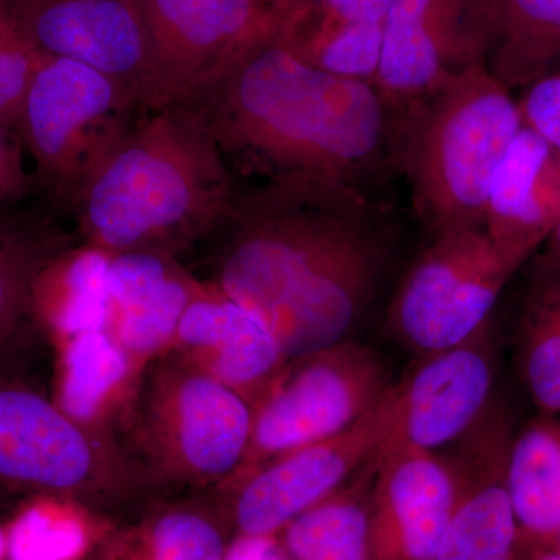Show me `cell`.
Masks as SVG:
<instances>
[{
	"label": "cell",
	"mask_w": 560,
	"mask_h": 560,
	"mask_svg": "<svg viewBox=\"0 0 560 560\" xmlns=\"http://www.w3.org/2000/svg\"><path fill=\"white\" fill-rule=\"evenodd\" d=\"M212 289L271 330L287 359L350 340L394 250L372 191L313 178L238 187L205 242Z\"/></svg>",
	"instance_id": "6da1fadb"
},
{
	"label": "cell",
	"mask_w": 560,
	"mask_h": 560,
	"mask_svg": "<svg viewBox=\"0 0 560 560\" xmlns=\"http://www.w3.org/2000/svg\"><path fill=\"white\" fill-rule=\"evenodd\" d=\"M180 105L205 121L237 187L313 178L372 191L394 171V110L377 86L313 68L271 27Z\"/></svg>",
	"instance_id": "7a4b0ae2"
},
{
	"label": "cell",
	"mask_w": 560,
	"mask_h": 560,
	"mask_svg": "<svg viewBox=\"0 0 560 560\" xmlns=\"http://www.w3.org/2000/svg\"><path fill=\"white\" fill-rule=\"evenodd\" d=\"M237 189L201 117L189 106H167L139 117L69 219L84 245L175 257L217 230Z\"/></svg>",
	"instance_id": "3957f363"
},
{
	"label": "cell",
	"mask_w": 560,
	"mask_h": 560,
	"mask_svg": "<svg viewBox=\"0 0 560 560\" xmlns=\"http://www.w3.org/2000/svg\"><path fill=\"white\" fill-rule=\"evenodd\" d=\"M522 127L511 90L481 65L394 113L393 168L433 235L485 228L490 183Z\"/></svg>",
	"instance_id": "277c9868"
},
{
	"label": "cell",
	"mask_w": 560,
	"mask_h": 560,
	"mask_svg": "<svg viewBox=\"0 0 560 560\" xmlns=\"http://www.w3.org/2000/svg\"><path fill=\"white\" fill-rule=\"evenodd\" d=\"M145 114L98 70L44 54L18 117L36 197L61 219L98 167Z\"/></svg>",
	"instance_id": "5b68a950"
},
{
	"label": "cell",
	"mask_w": 560,
	"mask_h": 560,
	"mask_svg": "<svg viewBox=\"0 0 560 560\" xmlns=\"http://www.w3.org/2000/svg\"><path fill=\"white\" fill-rule=\"evenodd\" d=\"M393 386L381 353L359 341L290 359L253 410L246 463L257 467L337 436L377 407Z\"/></svg>",
	"instance_id": "8992f818"
},
{
	"label": "cell",
	"mask_w": 560,
	"mask_h": 560,
	"mask_svg": "<svg viewBox=\"0 0 560 560\" xmlns=\"http://www.w3.org/2000/svg\"><path fill=\"white\" fill-rule=\"evenodd\" d=\"M512 276L485 228L433 235L394 294L389 330L418 357L469 340L492 323Z\"/></svg>",
	"instance_id": "52a82bcc"
},
{
	"label": "cell",
	"mask_w": 560,
	"mask_h": 560,
	"mask_svg": "<svg viewBox=\"0 0 560 560\" xmlns=\"http://www.w3.org/2000/svg\"><path fill=\"white\" fill-rule=\"evenodd\" d=\"M149 40V110L189 101L271 27L268 0H131Z\"/></svg>",
	"instance_id": "ba28073f"
},
{
	"label": "cell",
	"mask_w": 560,
	"mask_h": 560,
	"mask_svg": "<svg viewBox=\"0 0 560 560\" xmlns=\"http://www.w3.org/2000/svg\"><path fill=\"white\" fill-rule=\"evenodd\" d=\"M393 416L390 388L377 407L337 436L257 466L235 504V521L243 536L270 537L342 488L381 451Z\"/></svg>",
	"instance_id": "9c48e42d"
},
{
	"label": "cell",
	"mask_w": 560,
	"mask_h": 560,
	"mask_svg": "<svg viewBox=\"0 0 560 560\" xmlns=\"http://www.w3.org/2000/svg\"><path fill=\"white\" fill-rule=\"evenodd\" d=\"M495 374L492 323L469 340L419 357L394 385L393 425L382 448L438 452L455 444L488 410Z\"/></svg>",
	"instance_id": "30bf717a"
},
{
	"label": "cell",
	"mask_w": 560,
	"mask_h": 560,
	"mask_svg": "<svg viewBox=\"0 0 560 560\" xmlns=\"http://www.w3.org/2000/svg\"><path fill=\"white\" fill-rule=\"evenodd\" d=\"M482 5L485 0H390L375 86L394 113L481 65Z\"/></svg>",
	"instance_id": "8fae6325"
},
{
	"label": "cell",
	"mask_w": 560,
	"mask_h": 560,
	"mask_svg": "<svg viewBox=\"0 0 560 560\" xmlns=\"http://www.w3.org/2000/svg\"><path fill=\"white\" fill-rule=\"evenodd\" d=\"M510 415L489 405L445 456L455 480V504L436 560H512L518 526L508 492Z\"/></svg>",
	"instance_id": "7c38bea8"
},
{
	"label": "cell",
	"mask_w": 560,
	"mask_h": 560,
	"mask_svg": "<svg viewBox=\"0 0 560 560\" xmlns=\"http://www.w3.org/2000/svg\"><path fill=\"white\" fill-rule=\"evenodd\" d=\"M14 9L43 54L98 70L130 91L147 113L149 40L131 0H14Z\"/></svg>",
	"instance_id": "4fadbf2b"
},
{
	"label": "cell",
	"mask_w": 560,
	"mask_h": 560,
	"mask_svg": "<svg viewBox=\"0 0 560 560\" xmlns=\"http://www.w3.org/2000/svg\"><path fill=\"white\" fill-rule=\"evenodd\" d=\"M98 452L58 405L0 371V488L68 493L98 474Z\"/></svg>",
	"instance_id": "5bb4252c"
},
{
	"label": "cell",
	"mask_w": 560,
	"mask_h": 560,
	"mask_svg": "<svg viewBox=\"0 0 560 560\" xmlns=\"http://www.w3.org/2000/svg\"><path fill=\"white\" fill-rule=\"evenodd\" d=\"M455 504L451 464L438 452L381 448L370 510V555L436 560Z\"/></svg>",
	"instance_id": "9a60e30c"
},
{
	"label": "cell",
	"mask_w": 560,
	"mask_h": 560,
	"mask_svg": "<svg viewBox=\"0 0 560 560\" xmlns=\"http://www.w3.org/2000/svg\"><path fill=\"white\" fill-rule=\"evenodd\" d=\"M559 221L560 151L523 125L490 183L482 226L517 272Z\"/></svg>",
	"instance_id": "2e32d148"
},
{
	"label": "cell",
	"mask_w": 560,
	"mask_h": 560,
	"mask_svg": "<svg viewBox=\"0 0 560 560\" xmlns=\"http://www.w3.org/2000/svg\"><path fill=\"white\" fill-rule=\"evenodd\" d=\"M176 338L194 353L200 371L246 400H259L289 361L256 315L215 289L212 294L194 298L179 320Z\"/></svg>",
	"instance_id": "e0dca14e"
},
{
	"label": "cell",
	"mask_w": 560,
	"mask_h": 560,
	"mask_svg": "<svg viewBox=\"0 0 560 560\" xmlns=\"http://www.w3.org/2000/svg\"><path fill=\"white\" fill-rule=\"evenodd\" d=\"M198 293L173 257L110 253L108 331L128 353L150 355L176 338Z\"/></svg>",
	"instance_id": "ac0fdd59"
},
{
	"label": "cell",
	"mask_w": 560,
	"mask_h": 560,
	"mask_svg": "<svg viewBox=\"0 0 560 560\" xmlns=\"http://www.w3.org/2000/svg\"><path fill=\"white\" fill-rule=\"evenodd\" d=\"M61 217L39 198L0 208V371L39 324L35 287L40 272L62 250L75 245Z\"/></svg>",
	"instance_id": "d6986e66"
},
{
	"label": "cell",
	"mask_w": 560,
	"mask_h": 560,
	"mask_svg": "<svg viewBox=\"0 0 560 560\" xmlns=\"http://www.w3.org/2000/svg\"><path fill=\"white\" fill-rule=\"evenodd\" d=\"M172 433L176 456L198 477H224L248 455L254 411L237 390L198 370L176 385Z\"/></svg>",
	"instance_id": "ffe728a7"
},
{
	"label": "cell",
	"mask_w": 560,
	"mask_h": 560,
	"mask_svg": "<svg viewBox=\"0 0 560 560\" xmlns=\"http://www.w3.org/2000/svg\"><path fill=\"white\" fill-rule=\"evenodd\" d=\"M560 62V0H485L482 68L512 90L529 88Z\"/></svg>",
	"instance_id": "44dd1931"
},
{
	"label": "cell",
	"mask_w": 560,
	"mask_h": 560,
	"mask_svg": "<svg viewBox=\"0 0 560 560\" xmlns=\"http://www.w3.org/2000/svg\"><path fill=\"white\" fill-rule=\"evenodd\" d=\"M506 481L518 541H528L529 551L558 548L560 419L544 415L512 436Z\"/></svg>",
	"instance_id": "7402d4cb"
},
{
	"label": "cell",
	"mask_w": 560,
	"mask_h": 560,
	"mask_svg": "<svg viewBox=\"0 0 560 560\" xmlns=\"http://www.w3.org/2000/svg\"><path fill=\"white\" fill-rule=\"evenodd\" d=\"M110 253L72 245L40 272L35 287V315L66 340L108 330Z\"/></svg>",
	"instance_id": "603a6c76"
},
{
	"label": "cell",
	"mask_w": 560,
	"mask_h": 560,
	"mask_svg": "<svg viewBox=\"0 0 560 560\" xmlns=\"http://www.w3.org/2000/svg\"><path fill=\"white\" fill-rule=\"evenodd\" d=\"M378 451L342 488L287 525L296 560H370V510Z\"/></svg>",
	"instance_id": "cb8c5ba5"
},
{
	"label": "cell",
	"mask_w": 560,
	"mask_h": 560,
	"mask_svg": "<svg viewBox=\"0 0 560 560\" xmlns=\"http://www.w3.org/2000/svg\"><path fill=\"white\" fill-rule=\"evenodd\" d=\"M518 360L530 399L560 416V260L537 257L518 319Z\"/></svg>",
	"instance_id": "d4e9b609"
},
{
	"label": "cell",
	"mask_w": 560,
	"mask_h": 560,
	"mask_svg": "<svg viewBox=\"0 0 560 560\" xmlns=\"http://www.w3.org/2000/svg\"><path fill=\"white\" fill-rule=\"evenodd\" d=\"M276 38L300 60L340 79L374 83L381 65L383 24L301 22L275 27Z\"/></svg>",
	"instance_id": "484cf974"
},
{
	"label": "cell",
	"mask_w": 560,
	"mask_h": 560,
	"mask_svg": "<svg viewBox=\"0 0 560 560\" xmlns=\"http://www.w3.org/2000/svg\"><path fill=\"white\" fill-rule=\"evenodd\" d=\"M128 368L127 350L108 330L69 338L62 357L58 407L75 422L94 419L127 377Z\"/></svg>",
	"instance_id": "4316f807"
},
{
	"label": "cell",
	"mask_w": 560,
	"mask_h": 560,
	"mask_svg": "<svg viewBox=\"0 0 560 560\" xmlns=\"http://www.w3.org/2000/svg\"><path fill=\"white\" fill-rule=\"evenodd\" d=\"M86 547L79 518L50 503L22 511L7 529L9 560H75Z\"/></svg>",
	"instance_id": "83f0119b"
},
{
	"label": "cell",
	"mask_w": 560,
	"mask_h": 560,
	"mask_svg": "<svg viewBox=\"0 0 560 560\" xmlns=\"http://www.w3.org/2000/svg\"><path fill=\"white\" fill-rule=\"evenodd\" d=\"M44 54L21 25L14 0H0V124L18 131V117Z\"/></svg>",
	"instance_id": "f1b7e54d"
},
{
	"label": "cell",
	"mask_w": 560,
	"mask_h": 560,
	"mask_svg": "<svg viewBox=\"0 0 560 560\" xmlns=\"http://www.w3.org/2000/svg\"><path fill=\"white\" fill-rule=\"evenodd\" d=\"M156 560H224L226 548L215 526L189 512H173L153 529Z\"/></svg>",
	"instance_id": "f546056e"
},
{
	"label": "cell",
	"mask_w": 560,
	"mask_h": 560,
	"mask_svg": "<svg viewBox=\"0 0 560 560\" xmlns=\"http://www.w3.org/2000/svg\"><path fill=\"white\" fill-rule=\"evenodd\" d=\"M276 24L361 22L383 24L390 0H268Z\"/></svg>",
	"instance_id": "4dcf8cb0"
},
{
	"label": "cell",
	"mask_w": 560,
	"mask_h": 560,
	"mask_svg": "<svg viewBox=\"0 0 560 560\" xmlns=\"http://www.w3.org/2000/svg\"><path fill=\"white\" fill-rule=\"evenodd\" d=\"M27 158L20 132L0 124V208L38 198Z\"/></svg>",
	"instance_id": "1f68e13d"
},
{
	"label": "cell",
	"mask_w": 560,
	"mask_h": 560,
	"mask_svg": "<svg viewBox=\"0 0 560 560\" xmlns=\"http://www.w3.org/2000/svg\"><path fill=\"white\" fill-rule=\"evenodd\" d=\"M518 108L523 125L560 151V75L530 84Z\"/></svg>",
	"instance_id": "d6a6232c"
},
{
	"label": "cell",
	"mask_w": 560,
	"mask_h": 560,
	"mask_svg": "<svg viewBox=\"0 0 560 560\" xmlns=\"http://www.w3.org/2000/svg\"><path fill=\"white\" fill-rule=\"evenodd\" d=\"M234 560H283L282 556L276 550L272 541L261 544L259 547L250 548V550L243 552Z\"/></svg>",
	"instance_id": "836d02e7"
},
{
	"label": "cell",
	"mask_w": 560,
	"mask_h": 560,
	"mask_svg": "<svg viewBox=\"0 0 560 560\" xmlns=\"http://www.w3.org/2000/svg\"><path fill=\"white\" fill-rule=\"evenodd\" d=\"M547 245L548 256L555 257V259L560 260V221L556 230L552 231L551 237L548 238V242L545 243Z\"/></svg>",
	"instance_id": "e575fe53"
},
{
	"label": "cell",
	"mask_w": 560,
	"mask_h": 560,
	"mask_svg": "<svg viewBox=\"0 0 560 560\" xmlns=\"http://www.w3.org/2000/svg\"><path fill=\"white\" fill-rule=\"evenodd\" d=\"M525 560H560V550L552 548V550L529 551Z\"/></svg>",
	"instance_id": "d590c367"
},
{
	"label": "cell",
	"mask_w": 560,
	"mask_h": 560,
	"mask_svg": "<svg viewBox=\"0 0 560 560\" xmlns=\"http://www.w3.org/2000/svg\"><path fill=\"white\" fill-rule=\"evenodd\" d=\"M0 560H9L7 558V530L0 528Z\"/></svg>",
	"instance_id": "8d00e7d4"
},
{
	"label": "cell",
	"mask_w": 560,
	"mask_h": 560,
	"mask_svg": "<svg viewBox=\"0 0 560 560\" xmlns=\"http://www.w3.org/2000/svg\"><path fill=\"white\" fill-rule=\"evenodd\" d=\"M558 548H559V550H560V537H559V541H558Z\"/></svg>",
	"instance_id": "74e56055"
}]
</instances>
